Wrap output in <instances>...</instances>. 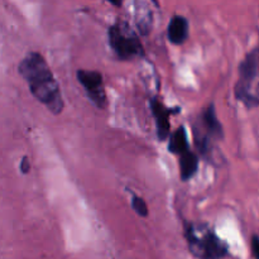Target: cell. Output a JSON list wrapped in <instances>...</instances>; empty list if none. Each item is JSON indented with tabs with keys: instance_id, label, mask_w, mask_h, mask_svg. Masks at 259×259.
I'll use <instances>...</instances> for the list:
<instances>
[{
	"instance_id": "12",
	"label": "cell",
	"mask_w": 259,
	"mask_h": 259,
	"mask_svg": "<svg viewBox=\"0 0 259 259\" xmlns=\"http://www.w3.org/2000/svg\"><path fill=\"white\" fill-rule=\"evenodd\" d=\"M250 249H252V255L254 259H259V235L254 234L250 239Z\"/></svg>"
},
{
	"instance_id": "4",
	"label": "cell",
	"mask_w": 259,
	"mask_h": 259,
	"mask_svg": "<svg viewBox=\"0 0 259 259\" xmlns=\"http://www.w3.org/2000/svg\"><path fill=\"white\" fill-rule=\"evenodd\" d=\"M108 37L109 45L120 60L131 61L144 55V48L139 37L125 20L118 19L111 24L108 30Z\"/></svg>"
},
{
	"instance_id": "8",
	"label": "cell",
	"mask_w": 259,
	"mask_h": 259,
	"mask_svg": "<svg viewBox=\"0 0 259 259\" xmlns=\"http://www.w3.org/2000/svg\"><path fill=\"white\" fill-rule=\"evenodd\" d=\"M167 38L172 45L180 46L189 38V20L182 15H174L167 28Z\"/></svg>"
},
{
	"instance_id": "14",
	"label": "cell",
	"mask_w": 259,
	"mask_h": 259,
	"mask_svg": "<svg viewBox=\"0 0 259 259\" xmlns=\"http://www.w3.org/2000/svg\"><path fill=\"white\" fill-rule=\"evenodd\" d=\"M110 4H111V5H114V7L120 8L121 5H123V3H121V2H115V0H110Z\"/></svg>"
},
{
	"instance_id": "2",
	"label": "cell",
	"mask_w": 259,
	"mask_h": 259,
	"mask_svg": "<svg viewBox=\"0 0 259 259\" xmlns=\"http://www.w3.org/2000/svg\"><path fill=\"white\" fill-rule=\"evenodd\" d=\"M184 237L191 254L199 259H224L229 248L205 223H185Z\"/></svg>"
},
{
	"instance_id": "11",
	"label": "cell",
	"mask_w": 259,
	"mask_h": 259,
	"mask_svg": "<svg viewBox=\"0 0 259 259\" xmlns=\"http://www.w3.org/2000/svg\"><path fill=\"white\" fill-rule=\"evenodd\" d=\"M132 207H133V210L139 215V217H148V206H147L146 201H144L143 197L138 196V195L134 194L133 191H132Z\"/></svg>"
},
{
	"instance_id": "6",
	"label": "cell",
	"mask_w": 259,
	"mask_h": 259,
	"mask_svg": "<svg viewBox=\"0 0 259 259\" xmlns=\"http://www.w3.org/2000/svg\"><path fill=\"white\" fill-rule=\"evenodd\" d=\"M76 77H77L80 85L85 89L86 95L89 96L91 103L99 109L105 108L108 101H106L103 75L99 71L78 70L76 72Z\"/></svg>"
},
{
	"instance_id": "9",
	"label": "cell",
	"mask_w": 259,
	"mask_h": 259,
	"mask_svg": "<svg viewBox=\"0 0 259 259\" xmlns=\"http://www.w3.org/2000/svg\"><path fill=\"white\" fill-rule=\"evenodd\" d=\"M168 151L179 157H181L182 154L191 151L189 138H187V132L186 129H185V126H179V128L169 136Z\"/></svg>"
},
{
	"instance_id": "13",
	"label": "cell",
	"mask_w": 259,
	"mask_h": 259,
	"mask_svg": "<svg viewBox=\"0 0 259 259\" xmlns=\"http://www.w3.org/2000/svg\"><path fill=\"white\" fill-rule=\"evenodd\" d=\"M20 171L23 172L24 175H27L30 169V162L28 161V157H23L22 162H20Z\"/></svg>"
},
{
	"instance_id": "1",
	"label": "cell",
	"mask_w": 259,
	"mask_h": 259,
	"mask_svg": "<svg viewBox=\"0 0 259 259\" xmlns=\"http://www.w3.org/2000/svg\"><path fill=\"white\" fill-rule=\"evenodd\" d=\"M19 75L27 82L32 95L55 115L63 111L62 94L45 57L38 52H28L19 63Z\"/></svg>"
},
{
	"instance_id": "10",
	"label": "cell",
	"mask_w": 259,
	"mask_h": 259,
	"mask_svg": "<svg viewBox=\"0 0 259 259\" xmlns=\"http://www.w3.org/2000/svg\"><path fill=\"white\" fill-rule=\"evenodd\" d=\"M199 156L192 151H189L180 157V177L182 181H189L196 175L199 169Z\"/></svg>"
},
{
	"instance_id": "3",
	"label": "cell",
	"mask_w": 259,
	"mask_h": 259,
	"mask_svg": "<svg viewBox=\"0 0 259 259\" xmlns=\"http://www.w3.org/2000/svg\"><path fill=\"white\" fill-rule=\"evenodd\" d=\"M222 139H224V129L218 119L215 104L210 103L200 115L199 125L194 126L195 146L202 157L211 159L212 144Z\"/></svg>"
},
{
	"instance_id": "7",
	"label": "cell",
	"mask_w": 259,
	"mask_h": 259,
	"mask_svg": "<svg viewBox=\"0 0 259 259\" xmlns=\"http://www.w3.org/2000/svg\"><path fill=\"white\" fill-rule=\"evenodd\" d=\"M149 104H151L152 115L156 120L157 137H158L159 141H164V139L171 136L169 134V132H171L169 118H171L172 114L179 113L180 108H168L158 98H152Z\"/></svg>"
},
{
	"instance_id": "5",
	"label": "cell",
	"mask_w": 259,
	"mask_h": 259,
	"mask_svg": "<svg viewBox=\"0 0 259 259\" xmlns=\"http://www.w3.org/2000/svg\"><path fill=\"white\" fill-rule=\"evenodd\" d=\"M259 50H254L245 56L239 65V80L234 88L235 98L248 108L259 106V100L252 91V85L258 75Z\"/></svg>"
}]
</instances>
